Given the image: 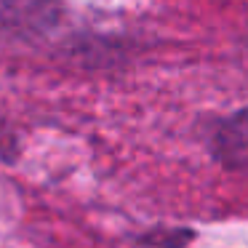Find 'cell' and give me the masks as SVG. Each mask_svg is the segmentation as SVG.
Instances as JSON below:
<instances>
[{
  "label": "cell",
  "instance_id": "1",
  "mask_svg": "<svg viewBox=\"0 0 248 248\" xmlns=\"http://www.w3.org/2000/svg\"><path fill=\"white\" fill-rule=\"evenodd\" d=\"M59 19L56 0H0V35L22 38L48 30Z\"/></svg>",
  "mask_w": 248,
  "mask_h": 248
},
{
  "label": "cell",
  "instance_id": "2",
  "mask_svg": "<svg viewBox=\"0 0 248 248\" xmlns=\"http://www.w3.org/2000/svg\"><path fill=\"white\" fill-rule=\"evenodd\" d=\"M219 150L232 166L248 171V109H240L232 118H227L219 128Z\"/></svg>",
  "mask_w": 248,
  "mask_h": 248
}]
</instances>
